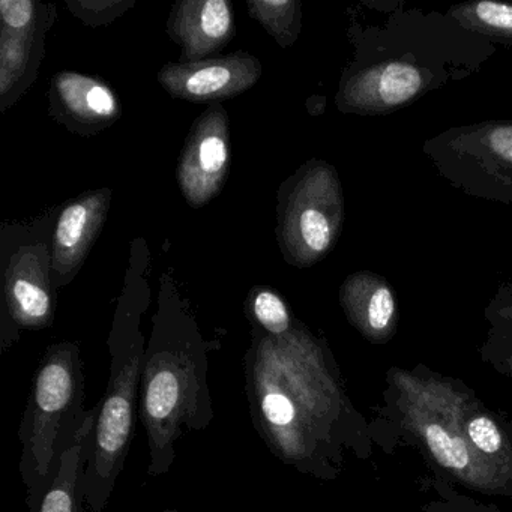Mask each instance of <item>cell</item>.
Returning <instances> with one entry per match:
<instances>
[{
    "instance_id": "30bf717a",
    "label": "cell",
    "mask_w": 512,
    "mask_h": 512,
    "mask_svg": "<svg viewBox=\"0 0 512 512\" xmlns=\"http://www.w3.org/2000/svg\"><path fill=\"white\" fill-rule=\"evenodd\" d=\"M260 76L259 59L241 52L208 61L166 65L158 74V82L172 97L205 103L236 97L256 85Z\"/></svg>"
},
{
    "instance_id": "9c48e42d",
    "label": "cell",
    "mask_w": 512,
    "mask_h": 512,
    "mask_svg": "<svg viewBox=\"0 0 512 512\" xmlns=\"http://www.w3.org/2000/svg\"><path fill=\"white\" fill-rule=\"evenodd\" d=\"M229 145L226 110L217 104L197 119L179 160V187L193 208L211 202L223 188L230 166Z\"/></svg>"
},
{
    "instance_id": "7c38bea8",
    "label": "cell",
    "mask_w": 512,
    "mask_h": 512,
    "mask_svg": "<svg viewBox=\"0 0 512 512\" xmlns=\"http://www.w3.org/2000/svg\"><path fill=\"white\" fill-rule=\"evenodd\" d=\"M173 41L184 49L187 62H199L232 41L235 23L226 0H184L173 7L167 23Z\"/></svg>"
},
{
    "instance_id": "7a4b0ae2",
    "label": "cell",
    "mask_w": 512,
    "mask_h": 512,
    "mask_svg": "<svg viewBox=\"0 0 512 512\" xmlns=\"http://www.w3.org/2000/svg\"><path fill=\"white\" fill-rule=\"evenodd\" d=\"M212 349L190 322L166 320L155 328L143 358L139 418L148 439L151 476L172 469L176 443L215 418L208 383Z\"/></svg>"
},
{
    "instance_id": "8fae6325",
    "label": "cell",
    "mask_w": 512,
    "mask_h": 512,
    "mask_svg": "<svg viewBox=\"0 0 512 512\" xmlns=\"http://www.w3.org/2000/svg\"><path fill=\"white\" fill-rule=\"evenodd\" d=\"M112 191L86 194L62 211L53 239V272L61 284L76 274L100 235L110 208Z\"/></svg>"
},
{
    "instance_id": "cb8c5ba5",
    "label": "cell",
    "mask_w": 512,
    "mask_h": 512,
    "mask_svg": "<svg viewBox=\"0 0 512 512\" xmlns=\"http://www.w3.org/2000/svg\"><path fill=\"white\" fill-rule=\"evenodd\" d=\"M490 310L496 311V313L502 314L506 319L512 322V283L508 286L502 287L497 293L496 298L490 304Z\"/></svg>"
},
{
    "instance_id": "4fadbf2b",
    "label": "cell",
    "mask_w": 512,
    "mask_h": 512,
    "mask_svg": "<svg viewBox=\"0 0 512 512\" xmlns=\"http://www.w3.org/2000/svg\"><path fill=\"white\" fill-rule=\"evenodd\" d=\"M341 307L350 325L374 344H385L397 329L394 290L380 275L358 272L350 275L340 290Z\"/></svg>"
},
{
    "instance_id": "8992f818",
    "label": "cell",
    "mask_w": 512,
    "mask_h": 512,
    "mask_svg": "<svg viewBox=\"0 0 512 512\" xmlns=\"http://www.w3.org/2000/svg\"><path fill=\"white\" fill-rule=\"evenodd\" d=\"M424 151L458 190L512 205V122L452 128L425 142Z\"/></svg>"
},
{
    "instance_id": "5bb4252c",
    "label": "cell",
    "mask_w": 512,
    "mask_h": 512,
    "mask_svg": "<svg viewBox=\"0 0 512 512\" xmlns=\"http://www.w3.org/2000/svg\"><path fill=\"white\" fill-rule=\"evenodd\" d=\"M26 250L11 262L7 274L8 316L14 331L52 325L53 299L38 254Z\"/></svg>"
},
{
    "instance_id": "7402d4cb",
    "label": "cell",
    "mask_w": 512,
    "mask_h": 512,
    "mask_svg": "<svg viewBox=\"0 0 512 512\" xmlns=\"http://www.w3.org/2000/svg\"><path fill=\"white\" fill-rule=\"evenodd\" d=\"M485 313L490 329L482 344V359L512 379V322L490 308Z\"/></svg>"
},
{
    "instance_id": "52a82bcc",
    "label": "cell",
    "mask_w": 512,
    "mask_h": 512,
    "mask_svg": "<svg viewBox=\"0 0 512 512\" xmlns=\"http://www.w3.org/2000/svg\"><path fill=\"white\" fill-rule=\"evenodd\" d=\"M344 220L343 193L334 167L310 163L296 175L280 211V242L287 262L311 266L334 247Z\"/></svg>"
},
{
    "instance_id": "ffe728a7",
    "label": "cell",
    "mask_w": 512,
    "mask_h": 512,
    "mask_svg": "<svg viewBox=\"0 0 512 512\" xmlns=\"http://www.w3.org/2000/svg\"><path fill=\"white\" fill-rule=\"evenodd\" d=\"M32 32L2 29L0 40V95L8 98L13 88L19 85L31 62Z\"/></svg>"
},
{
    "instance_id": "484cf974",
    "label": "cell",
    "mask_w": 512,
    "mask_h": 512,
    "mask_svg": "<svg viewBox=\"0 0 512 512\" xmlns=\"http://www.w3.org/2000/svg\"><path fill=\"white\" fill-rule=\"evenodd\" d=\"M158 512H179L178 509H175V508H169V509H163V511H158Z\"/></svg>"
},
{
    "instance_id": "603a6c76",
    "label": "cell",
    "mask_w": 512,
    "mask_h": 512,
    "mask_svg": "<svg viewBox=\"0 0 512 512\" xmlns=\"http://www.w3.org/2000/svg\"><path fill=\"white\" fill-rule=\"evenodd\" d=\"M0 16L4 28L11 31H28L35 28V4L31 0H2Z\"/></svg>"
},
{
    "instance_id": "5b68a950",
    "label": "cell",
    "mask_w": 512,
    "mask_h": 512,
    "mask_svg": "<svg viewBox=\"0 0 512 512\" xmlns=\"http://www.w3.org/2000/svg\"><path fill=\"white\" fill-rule=\"evenodd\" d=\"M109 383L98 401L94 428L83 445L82 497L86 511L103 512L124 472L136 433L142 382L143 337L122 322L110 338Z\"/></svg>"
},
{
    "instance_id": "ac0fdd59",
    "label": "cell",
    "mask_w": 512,
    "mask_h": 512,
    "mask_svg": "<svg viewBox=\"0 0 512 512\" xmlns=\"http://www.w3.org/2000/svg\"><path fill=\"white\" fill-rule=\"evenodd\" d=\"M452 22L482 37L512 46V5L493 0L458 4L448 11Z\"/></svg>"
},
{
    "instance_id": "6da1fadb",
    "label": "cell",
    "mask_w": 512,
    "mask_h": 512,
    "mask_svg": "<svg viewBox=\"0 0 512 512\" xmlns=\"http://www.w3.org/2000/svg\"><path fill=\"white\" fill-rule=\"evenodd\" d=\"M251 335L244 377L254 430L296 472L337 478L344 452L362 451L364 422L347 398L331 350L298 322L283 338L257 329Z\"/></svg>"
},
{
    "instance_id": "3957f363",
    "label": "cell",
    "mask_w": 512,
    "mask_h": 512,
    "mask_svg": "<svg viewBox=\"0 0 512 512\" xmlns=\"http://www.w3.org/2000/svg\"><path fill=\"white\" fill-rule=\"evenodd\" d=\"M85 397L79 346L53 344L35 370L19 427V469L28 511L40 502L58 473L65 452L95 424L97 406L85 409Z\"/></svg>"
},
{
    "instance_id": "44dd1931",
    "label": "cell",
    "mask_w": 512,
    "mask_h": 512,
    "mask_svg": "<svg viewBox=\"0 0 512 512\" xmlns=\"http://www.w3.org/2000/svg\"><path fill=\"white\" fill-rule=\"evenodd\" d=\"M250 317L254 322V329L269 335L272 338H283L295 328L296 322L290 314L286 302L280 295L265 289L251 293Z\"/></svg>"
},
{
    "instance_id": "2e32d148",
    "label": "cell",
    "mask_w": 512,
    "mask_h": 512,
    "mask_svg": "<svg viewBox=\"0 0 512 512\" xmlns=\"http://www.w3.org/2000/svg\"><path fill=\"white\" fill-rule=\"evenodd\" d=\"M53 94L65 115L80 124L107 125L121 115V106L112 89L92 77L58 74L53 80Z\"/></svg>"
},
{
    "instance_id": "d4e9b609",
    "label": "cell",
    "mask_w": 512,
    "mask_h": 512,
    "mask_svg": "<svg viewBox=\"0 0 512 512\" xmlns=\"http://www.w3.org/2000/svg\"><path fill=\"white\" fill-rule=\"evenodd\" d=\"M463 512H500V511H497V509H494V508H485V506H481V505H472V508H469V509H464Z\"/></svg>"
},
{
    "instance_id": "277c9868",
    "label": "cell",
    "mask_w": 512,
    "mask_h": 512,
    "mask_svg": "<svg viewBox=\"0 0 512 512\" xmlns=\"http://www.w3.org/2000/svg\"><path fill=\"white\" fill-rule=\"evenodd\" d=\"M395 412L440 472L470 490L509 494L512 488L467 445L461 427L466 386L425 368L388 371Z\"/></svg>"
},
{
    "instance_id": "9a60e30c",
    "label": "cell",
    "mask_w": 512,
    "mask_h": 512,
    "mask_svg": "<svg viewBox=\"0 0 512 512\" xmlns=\"http://www.w3.org/2000/svg\"><path fill=\"white\" fill-rule=\"evenodd\" d=\"M461 427L467 445L512 488V442L499 418L466 389Z\"/></svg>"
},
{
    "instance_id": "ba28073f",
    "label": "cell",
    "mask_w": 512,
    "mask_h": 512,
    "mask_svg": "<svg viewBox=\"0 0 512 512\" xmlns=\"http://www.w3.org/2000/svg\"><path fill=\"white\" fill-rule=\"evenodd\" d=\"M434 82L428 68L418 61L388 58L373 61L341 83L338 107L343 112L380 115L400 109L421 97Z\"/></svg>"
},
{
    "instance_id": "d6986e66",
    "label": "cell",
    "mask_w": 512,
    "mask_h": 512,
    "mask_svg": "<svg viewBox=\"0 0 512 512\" xmlns=\"http://www.w3.org/2000/svg\"><path fill=\"white\" fill-rule=\"evenodd\" d=\"M250 16L259 20L263 28L280 43L289 47L298 38L301 29V5L293 0H254L248 2Z\"/></svg>"
},
{
    "instance_id": "e0dca14e",
    "label": "cell",
    "mask_w": 512,
    "mask_h": 512,
    "mask_svg": "<svg viewBox=\"0 0 512 512\" xmlns=\"http://www.w3.org/2000/svg\"><path fill=\"white\" fill-rule=\"evenodd\" d=\"M92 428L94 425L65 452L55 478L40 502L28 512H86L82 497L83 445Z\"/></svg>"
}]
</instances>
